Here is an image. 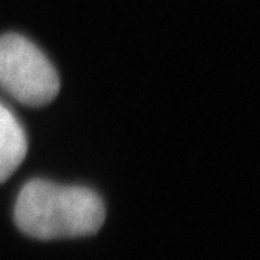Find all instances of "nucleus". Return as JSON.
<instances>
[{
    "label": "nucleus",
    "mask_w": 260,
    "mask_h": 260,
    "mask_svg": "<svg viewBox=\"0 0 260 260\" xmlns=\"http://www.w3.org/2000/svg\"><path fill=\"white\" fill-rule=\"evenodd\" d=\"M14 221L25 235L38 240L85 237L102 228L105 207L89 188L35 179L17 196Z\"/></svg>",
    "instance_id": "f257e3e1"
},
{
    "label": "nucleus",
    "mask_w": 260,
    "mask_h": 260,
    "mask_svg": "<svg viewBox=\"0 0 260 260\" xmlns=\"http://www.w3.org/2000/svg\"><path fill=\"white\" fill-rule=\"evenodd\" d=\"M0 88L16 101L40 107L55 99L60 79L53 64L21 35L0 36Z\"/></svg>",
    "instance_id": "f03ea898"
},
{
    "label": "nucleus",
    "mask_w": 260,
    "mask_h": 260,
    "mask_svg": "<svg viewBox=\"0 0 260 260\" xmlns=\"http://www.w3.org/2000/svg\"><path fill=\"white\" fill-rule=\"evenodd\" d=\"M27 154L24 127L11 111L0 102V183L5 182Z\"/></svg>",
    "instance_id": "7ed1b4c3"
}]
</instances>
